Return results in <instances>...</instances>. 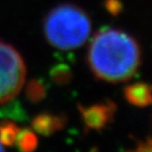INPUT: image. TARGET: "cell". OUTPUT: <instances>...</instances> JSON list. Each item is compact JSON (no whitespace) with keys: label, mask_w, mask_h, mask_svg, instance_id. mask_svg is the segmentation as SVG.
I'll list each match as a JSON object with an SVG mask.
<instances>
[{"label":"cell","mask_w":152,"mask_h":152,"mask_svg":"<svg viewBox=\"0 0 152 152\" xmlns=\"http://www.w3.org/2000/svg\"><path fill=\"white\" fill-rule=\"evenodd\" d=\"M64 126V119L51 114H40L34 118L33 128L38 133L49 135Z\"/></svg>","instance_id":"8992f818"},{"label":"cell","mask_w":152,"mask_h":152,"mask_svg":"<svg viewBox=\"0 0 152 152\" xmlns=\"http://www.w3.org/2000/svg\"><path fill=\"white\" fill-rule=\"evenodd\" d=\"M26 95L28 97L32 100V102H37L40 100L45 95V89H43L42 85L38 81L34 80L28 85L26 88Z\"/></svg>","instance_id":"9c48e42d"},{"label":"cell","mask_w":152,"mask_h":152,"mask_svg":"<svg viewBox=\"0 0 152 152\" xmlns=\"http://www.w3.org/2000/svg\"><path fill=\"white\" fill-rule=\"evenodd\" d=\"M4 150V147H3V145L1 144V142H0V151H3Z\"/></svg>","instance_id":"8fae6325"},{"label":"cell","mask_w":152,"mask_h":152,"mask_svg":"<svg viewBox=\"0 0 152 152\" xmlns=\"http://www.w3.org/2000/svg\"><path fill=\"white\" fill-rule=\"evenodd\" d=\"M20 129L11 121L0 123V142L2 145L13 146L16 144Z\"/></svg>","instance_id":"52a82bcc"},{"label":"cell","mask_w":152,"mask_h":152,"mask_svg":"<svg viewBox=\"0 0 152 152\" xmlns=\"http://www.w3.org/2000/svg\"><path fill=\"white\" fill-rule=\"evenodd\" d=\"M26 64L12 45L0 41V104L12 100L26 80Z\"/></svg>","instance_id":"3957f363"},{"label":"cell","mask_w":152,"mask_h":152,"mask_svg":"<svg viewBox=\"0 0 152 152\" xmlns=\"http://www.w3.org/2000/svg\"><path fill=\"white\" fill-rule=\"evenodd\" d=\"M125 97L130 104L146 107L151 102V89L146 83H135L125 88Z\"/></svg>","instance_id":"5b68a950"},{"label":"cell","mask_w":152,"mask_h":152,"mask_svg":"<svg viewBox=\"0 0 152 152\" xmlns=\"http://www.w3.org/2000/svg\"><path fill=\"white\" fill-rule=\"evenodd\" d=\"M43 31L47 40L56 49L74 50L81 47L91 34V20L80 7L64 3L45 16Z\"/></svg>","instance_id":"7a4b0ae2"},{"label":"cell","mask_w":152,"mask_h":152,"mask_svg":"<svg viewBox=\"0 0 152 152\" xmlns=\"http://www.w3.org/2000/svg\"><path fill=\"white\" fill-rule=\"evenodd\" d=\"M93 74L110 83L130 79L140 64V48L132 36L115 28L98 32L88 52Z\"/></svg>","instance_id":"6da1fadb"},{"label":"cell","mask_w":152,"mask_h":152,"mask_svg":"<svg viewBox=\"0 0 152 152\" xmlns=\"http://www.w3.org/2000/svg\"><path fill=\"white\" fill-rule=\"evenodd\" d=\"M115 107L112 102L94 104L88 108H81L80 113L85 124L89 128L102 129L109 123L113 117Z\"/></svg>","instance_id":"277c9868"},{"label":"cell","mask_w":152,"mask_h":152,"mask_svg":"<svg viewBox=\"0 0 152 152\" xmlns=\"http://www.w3.org/2000/svg\"><path fill=\"white\" fill-rule=\"evenodd\" d=\"M69 70L66 69V66H64V68H57L53 71V78L55 79V81L58 83H66L68 81V78H69Z\"/></svg>","instance_id":"30bf717a"},{"label":"cell","mask_w":152,"mask_h":152,"mask_svg":"<svg viewBox=\"0 0 152 152\" xmlns=\"http://www.w3.org/2000/svg\"><path fill=\"white\" fill-rule=\"evenodd\" d=\"M16 144L23 151H32L37 146V137L32 131L20 130Z\"/></svg>","instance_id":"ba28073f"}]
</instances>
